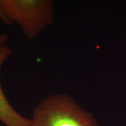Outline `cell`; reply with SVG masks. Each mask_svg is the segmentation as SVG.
Here are the masks:
<instances>
[{"mask_svg": "<svg viewBox=\"0 0 126 126\" xmlns=\"http://www.w3.org/2000/svg\"><path fill=\"white\" fill-rule=\"evenodd\" d=\"M12 55L9 46H0V72L4 63ZM0 121L6 126H32L31 118L24 117L11 106L2 90L0 81Z\"/></svg>", "mask_w": 126, "mask_h": 126, "instance_id": "obj_3", "label": "cell"}, {"mask_svg": "<svg viewBox=\"0 0 126 126\" xmlns=\"http://www.w3.org/2000/svg\"><path fill=\"white\" fill-rule=\"evenodd\" d=\"M0 18L1 19V20L7 25V22L6 20H5V18H4V16L1 15V14L0 13ZM8 39H9V36L7 34H0V46H3L6 44V42L8 41Z\"/></svg>", "mask_w": 126, "mask_h": 126, "instance_id": "obj_4", "label": "cell"}, {"mask_svg": "<svg viewBox=\"0 0 126 126\" xmlns=\"http://www.w3.org/2000/svg\"><path fill=\"white\" fill-rule=\"evenodd\" d=\"M54 11L50 0H0V13L7 25L17 23L30 40L53 24Z\"/></svg>", "mask_w": 126, "mask_h": 126, "instance_id": "obj_2", "label": "cell"}, {"mask_svg": "<svg viewBox=\"0 0 126 126\" xmlns=\"http://www.w3.org/2000/svg\"><path fill=\"white\" fill-rule=\"evenodd\" d=\"M32 126H99L94 116L67 94L46 97L33 109Z\"/></svg>", "mask_w": 126, "mask_h": 126, "instance_id": "obj_1", "label": "cell"}]
</instances>
